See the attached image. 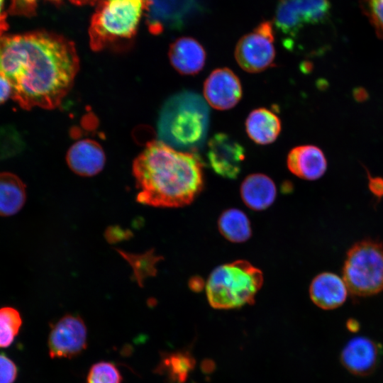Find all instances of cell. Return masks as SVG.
Masks as SVG:
<instances>
[{
	"label": "cell",
	"mask_w": 383,
	"mask_h": 383,
	"mask_svg": "<svg viewBox=\"0 0 383 383\" xmlns=\"http://www.w3.org/2000/svg\"><path fill=\"white\" fill-rule=\"evenodd\" d=\"M79 70L72 42L47 32L0 36V74L23 109H53L70 91Z\"/></svg>",
	"instance_id": "1"
},
{
	"label": "cell",
	"mask_w": 383,
	"mask_h": 383,
	"mask_svg": "<svg viewBox=\"0 0 383 383\" xmlns=\"http://www.w3.org/2000/svg\"><path fill=\"white\" fill-rule=\"evenodd\" d=\"M133 173L138 189L137 201L155 207L188 205L204 187L199 157L161 140L147 144L133 162Z\"/></svg>",
	"instance_id": "2"
},
{
	"label": "cell",
	"mask_w": 383,
	"mask_h": 383,
	"mask_svg": "<svg viewBox=\"0 0 383 383\" xmlns=\"http://www.w3.org/2000/svg\"><path fill=\"white\" fill-rule=\"evenodd\" d=\"M209 123V111L203 99L195 93L183 91L172 96L162 107L158 135L175 149L192 150L204 142Z\"/></svg>",
	"instance_id": "3"
},
{
	"label": "cell",
	"mask_w": 383,
	"mask_h": 383,
	"mask_svg": "<svg viewBox=\"0 0 383 383\" xmlns=\"http://www.w3.org/2000/svg\"><path fill=\"white\" fill-rule=\"evenodd\" d=\"M262 284L261 270L248 261L238 260L216 267L205 287L213 308L230 309L254 303Z\"/></svg>",
	"instance_id": "4"
},
{
	"label": "cell",
	"mask_w": 383,
	"mask_h": 383,
	"mask_svg": "<svg viewBox=\"0 0 383 383\" xmlns=\"http://www.w3.org/2000/svg\"><path fill=\"white\" fill-rule=\"evenodd\" d=\"M145 0H102L89 29L90 46L99 51L136 32Z\"/></svg>",
	"instance_id": "5"
},
{
	"label": "cell",
	"mask_w": 383,
	"mask_h": 383,
	"mask_svg": "<svg viewBox=\"0 0 383 383\" xmlns=\"http://www.w3.org/2000/svg\"><path fill=\"white\" fill-rule=\"evenodd\" d=\"M343 279L355 296H370L383 292V243L365 239L348 250L343 267Z\"/></svg>",
	"instance_id": "6"
},
{
	"label": "cell",
	"mask_w": 383,
	"mask_h": 383,
	"mask_svg": "<svg viewBox=\"0 0 383 383\" xmlns=\"http://www.w3.org/2000/svg\"><path fill=\"white\" fill-rule=\"evenodd\" d=\"M330 10L328 0H279L274 26L281 33L284 46L294 48L298 36L309 26L322 23Z\"/></svg>",
	"instance_id": "7"
},
{
	"label": "cell",
	"mask_w": 383,
	"mask_h": 383,
	"mask_svg": "<svg viewBox=\"0 0 383 383\" xmlns=\"http://www.w3.org/2000/svg\"><path fill=\"white\" fill-rule=\"evenodd\" d=\"M273 31L272 23L266 21L239 40L235 57L243 70L257 73L272 64L275 57Z\"/></svg>",
	"instance_id": "8"
},
{
	"label": "cell",
	"mask_w": 383,
	"mask_h": 383,
	"mask_svg": "<svg viewBox=\"0 0 383 383\" xmlns=\"http://www.w3.org/2000/svg\"><path fill=\"white\" fill-rule=\"evenodd\" d=\"M87 330L78 316L65 315L52 328L48 338L49 355L52 358H71L87 347Z\"/></svg>",
	"instance_id": "9"
},
{
	"label": "cell",
	"mask_w": 383,
	"mask_h": 383,
	"mask_svg": "<svg viewBox=\"0 0 383 383\" xmlns=\"http://www.w3.org/2000/svg\"><path fill=\"white\" fill-rule=\"evenodd\" d=\"M196 6V0H145L150 30L158 33L167 28H179Z\"/></svg>",
	"instance_id": "10"
},
{
	"label": "cell",
	"mask_w": 383,
	"mask_h": 383,
	"mask_svg": "<svg viewBox=\"0 0 383 383\" xmlns=\"http://www.w3.org/2000/svg\"><path fill=\"white\" fill-rule=\"evenodd\" d=\"M207 157L216 174L227 179H235L241 170L245 150L231 136L219 133L209 140Z\"/></svg>",
	"instance_id": "11"
},
{
	"label": "cell",
	"mask_w": 383,
	"mask_h": 383,
	"mask_svg": "<svg viewBox=\"0 0 383 383\" xmlns=\"http://www.w3.org/2000/svg\"><path fill=\"white\" fill-rule=\"evenodd\" d=\"M204 96L206 102L215 109H230L242 97L240 82L228 68L214 70L204 82Z\"/></svg>",
	"instance_id": "12"
},
{
	"label": "cell",
	"mask_w": 383,
	"mask_h": 383,
	"mask_svg": "<svg viewBox=\"0 0 383 383\" xmlns=\"http://www.w3.org/2000/svg\"><path fill=\"white\" fill-rule=\"evenodd\" d=\"M381 356V348L366 337L351 339L343 348L340 360L343 366L357 376H367L377 368Z\"/></svg>",
	"instance_id": "13"
},
{
	"label": "cell",
	"mask_w": 383,
	"mask_h": 383,
	"mask_svg": "<svg viewBox=\"0 0 383 383\" xmlns=\"http://www.w3.org/2000/svg\"><path fill=\"white\" fill-rule=\"evenodd\" d=\"M348 292L343 277L329 272L316 275L309 286L311 301L324 310L335 309L342 306L347 299Z\"/></svg>",
	"instance_id": "14"
},
{
	"label": "cell",
	"mask_w": 383,
	"mask_h": 383,
	"mask_svg": "<svg viewBox=\"0 0 383 383\" xmlns=\"http://www.w3.org/2000/svg\"><path fill=\"white\" fill-rule=\"evenodd\" d=\"M287 164L292 174L306 180L321 178L327 169L324 153L318 147L312 145H299L292 149Z\"/></svg>",
	"instance_id": "15"
},
{
	"label": "cell",
	"mask_w": 383,
	"mask_h": 383,
	"mask_svg": "<svg viewBox=\"0 0 383 383\" xmlns=\"http://www.w3.org/2000/svg\"><path fill=\"white\" fill-rule=\"evenodd\" d=\"M66 159L74 172L86 177L98 174L105 164V154L102 148L90 139L74 143L69 149Z\"/></svg>",
	"instance_id": "16"
},
{
	"label": "cell",
	"mask_w": 383,
	"mask_h": 383,
	"mask_svg": "<svg viewBox=\"0 0 383 383\" xmlns=\"http://www.w3.org/2000/svg\"><path fill=\"white\" fill-rule=\"evenodd\" d=\"M169 58L173 67L182 74H195L204 67L206 52L195 39L183 37L175 40L169 50Z\"/></svg>",
	"instance_id": "17"
},
{
	"label": "cell",
	"mask_w": 383,
	"mask_h": 383,
	"mask_svg": "<svg viewBox=\"0 0 383 383\" xmlns=\"http://www.w3.org/2000/svg\"><path fill=\"white\" fill-rule=\"evenodd\" d=\"M240 191L245 204L255 211H262L270 207L277 195L272 179L260 173L248 175L243 181Z\"/></svg>",
	"instance_id": "18"
},
{
	"label": "cell",
	"mask_w": 383,
	"mask_h": 383,
	"mask_svg": "<svg viewBox=\"0 0 383 383\" xmlns=\"http://www.w3.org/2000/svg\"><path fill=\"white\" fill-rule=\"evenodd\" d=\"M245 129L250 138L255 143L267 145L277 138L281 131V121L270 110L259 108L248 115Z\"/></svg>",
	"instance_id": "19"
},
{
	"label": "cell",
	"mask_w": 383,
	"mask_h": 383,
	"mask_svg": "<svg viewBox=\"0 0 383 383\" xmlns=\"http://www.w3.org/2000/svg\"><path fill=\"white\" fill-rule=\"evenodd\" d=\"M26 200L24 183L11 172L0 173V216H9L17 213Z\"/></svg>",
	"instance_id": "20"
},
{
	"label": "cell",
	"mask_w": 383,
	"mask_h": 383,
	"mask_svg": "<svg viewBox=\"0 0 383 383\" xmlns=\"http://www.w3.org/2000/svg\"><path fill=\"white\" fill-rule=\"evenodd\" d=\"M218 226L221 235L233 243L245 242L252 234L248 216L238 209L224 211L219 216Z\"/></svg>",
	"instance_id": "21"
},
{
	"label": "cell",
	"mask_w": 383,
	"mask_h": 383,
	"mask_svg": "<svg viewBox=\"0 0 383 383\" xmlns=\"http://www.w3.org/2000/svg\"><path fill=\"white\" fill-rule=\"evenodd\" d=\"M22 324L20 313L12 307L0 309V348H6L13 341Z\"/></svg>",
	"instance_id": "22"
},
{
	"label": "cell",
	"mask_w": 383,
	"mask_h": 383,
	"mask_svg": "<svg viewBox=\"0 0 383 383\" xmlns=\"http://www.w3.org/2000/svg\"><path fill=\"white\" fill-rule=\"evenodd\" d=\"M122 377L118 368L109 362H99L90 368L87 383H121Z\"/></svg>",
	"instance_id": "23"
},
{
	"label": "cell",
	"mask_w": 383,
	"mask_h": 383,
	"mask_svg": "<svg viewBox=\"0 0 383 383\" xmlns=\"http://www.w3.org/2000/svg\"><path fill=\"white\" fill-rule=\"evenodd\" d=\"M121 255H125L126 257V259H127L132 265L135 275L139 282H140L144 277L150 276V274H155V269L154 265L159 258L153 256L152 252H149L141 255H125L121 252Z\"/></svg>",
	"instance_id": "24"
},
{
	"label": "cell",
	"mask_w": 383,
	"mask_h": 383,
	"mask_svg": "<svg viewBox=\"0 0 383 383\" xmlns=\"http://www.w3.org/2000/svg\"><path fill=\"white\" fill-rule=\"evenodd\" d=\"M360 4L377 35L383 39V0H360Z\"/></svg>",
	"instance_id": "25"
},
{
	"label": "cell",
	"mask_w": 383,
	"mask_h": 383,
	"mask_svg": "<svg viewBox=\"0 0 383 383\" xmlns=\"http://www.w3.org/2000/svg\"><path fill=\"white\" fill-rule=\"evenodd\" d=\"M189 368V360L183 354H173L167 357L162 362V369L167 370L174 380L183 381Z\"/></svg>",
	"instance_id": "26"
},
{
	"label": "cell",
	"mask_w": 383,
	"mask_h": 383,
	"mask_svg": "<svg viewBox=\"0 0 383 383\" xmlns=\"http://www.w3.org/2000/svg\"><path fill=\"white\" fill-rule=\"evenodd\" d=\"M17 376V367L6 355L0 354V383H13Z\"/></svg>",
	"instance_id": "27"
},
{
	"label": "cell",
	"mask_w": 383,
	"mask_h": 383,
	"mask_svg": "<svg viewBox=\"0 0 383 383\" xmlns=\"http://www.w3.org/2000/svg\"><path fill=\"white\" fill-rule=\"evenodd\" d=\"M37 0H11L9 12L18 15H32L35 12Z\"/></svg>",
	"instance_id": "28"
},
{
	"label": "cell",
	"mask_w": 383,
	"mask_h": 383,
	"mask_svg": "<svg viewBox=\"0 0 383 383\" xmlns=\"http://www.w3.org/2000/svg\"><path fill=\"white\" fill-rule=\"evenodd\" d=\"M368 188L377 198L383 197V177L372 176L367 171Z\"/></svg>",
	"instance_id": "29"
},
{
	"label": "cell",
	"mask_w": 383,
	"mask_h": 383,
	"mask_svg": "<svg viewBox=\"0 0 383 383\" xmlns=\"http://www.w3.org/2000/svg\"><path fill=\"white\" fill-rule=\"evenodd\" d=\"M11 95V87L9 82L0 74V104Z\"/></svg>",
	"instance_id": "30"
},
{
	"label": "cell",
	"mask_w": 383,
	"mask_h": 383,
	"mask_svg": "<svg viewBox=\"0 0 383 383\" xmlns=\"http://www.w3.org/2000/svg\"><path fill=\"white\" fill-rule=\"evenodd\" d=\"M353 96L355 101L362 102L369 97L368 92L362 87H356L353 91Z\"/></svg>",
	"instance_id": "31"
},
{
	"label": "cell",
	"mask_w": 383,
	"mask_h": 383,
	"mask_svg": "<svg viewBox=\"0 0 383 383\" xmlns=\"http://www.w3.org/2000/svg\"><path fill=\"white\" fill-rule=\"evenodd\" d=\"M4 0H0V36L8 28L6 15L3 11Z\"/></svg>",
	"instance_id": "32"
},
{
	"label": "cell",
	"mask_w": 383,
	"mask_h": 383,
	"mask_svg": "<svg viewBox=\"0 0 383 383\" xmlns=\"http://www.w3.org/2000/svg\"><path fill=\"white\" fill-rule=\"evenodd\" d=\"M201 279L198 277L192 278L189 282L190 288L194 291H198L201 289L203 284L201 283Z\"/></svg>",
	"instance_id": "33"
},
{
	"label": "cell",
	"mask_w": 383,
	"mask_h": 383,
	"mask_svg": "<svg viewBox=\"0 0 383 383\" xmlns=\"http://www.w3.org/2000/svg\"><path fill=\"white\" fill-rule=\"evenodd\" d=\"M346 326L350 331L356 332L360 328V324L357 321L350 318L346 323Z\"/></svg>",
	"instance_id": "34"
},
{
	"label": "cell",
	"mask_w": 383,
	"mask_h": 383,
	"mask_svg": "<svg viewBox=\"0 0 383 383\" xmlns=\"http://www.w3.org/2000/svg\"><path fill=\"white\" fill-rule=\"evenodd\" d=\"M70 1L78 5H84V4H92L99 0H70Z\"/></svg>",
	"instance_id": "35"
},
{
	"label": "cell",
	"mask_w": 383,
	"mask_h": 383,
	"mask_svg": "<svg viewBox=\"0 0 383 383\" xmlns=\"http://www.w3.org/2000/svg\"><path fill=\"white\" fill-rule=\"evenodd\" d=\"M55 1H58V0H55Z\"/></svg>",
	"instance_id": "36"
}]
</instances>
